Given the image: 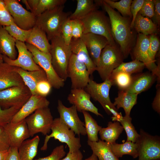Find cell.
Segmentation results:
<instances>
[{
  "label": "cell",
  "instance_id": "681fc988",
  "mask_svg": "<svg viewBox=\"0 0 160 160\" xmlns=\"http://www.w3.org/2000/svg\"><path fill=\"white\" fill-rule=\"evenodd\" d=\"M145 0H134L131 4L130 11L132 15L131 27L134 28V23L136 17L142 7Z\"/></svg>",
  "mask_w": 160,
  "mask_h": 160
},
{
  "label": "cell",
  "instance_id": "f5cc1de1",
  "mask_svg": "<svg viewBox=\"0 0 160 160\" xmlns=\"http://www.w3.org/2000/svg\"><path fill=\"white\" fill-rule=\"evenodd\" d=\"M156 93L152 103V107L154 110L159 114L160 113V86L158 84L156 86Z\"/></svg>",
  "mask_w": 160,
  "mask_h": 160
},
{
  "label": "cell",
  "instance_id": "9a60e30c",
  "mask_svg": "<svg viewBox=\"0 0 160 160\" xmlns=\"http://www.w3.org/2000/svg\"><path fill=\"white\" fill-rule=\"evenodd\" d=\"M57 109L59 118L75 134L83 136L87 135L84 123L80 119L74 105L66 107L61 100H58Z\"/></svg>",
  "mask_w": 160,
  "mask_h": 160
},
{
  "label": "cell",
  "instance_id": "9c48e42d",
  "mask_svg": "<svg viewBox=\"0 0 160 160\" xmlns=\"http://www.w3.org/2000/svg\"><path fill=\"white\" fill-rule=\"evenodd\" d=\"M149 43L148 36L138 33L135 44L129 54L132 60H136L143 63L145 67L156 76L158 84H159L160 63L157 65L150 59L148 55Z\"/></svg>",
  "mask_w": 160,
  "mask_h": 160
},
{
  "label": "cell",
  "instance_id": "ffe728a7",
  "mask_svg": "<svg viewBox=\"0 0 160 160\" xmlns=\"http://www.w3.org/2000/svg\"><path fill=\"white\" fill-rule=\"evenodd\" d=\"M49 104L46 97L38 94L31 95L14 115L11 122L15 123L24 119L37 109L48 107Z\"/></svg>",
  "mask_w": 160,
  "mask_h": 160
},
{
  "label": "cell",
  "instance_id": "f546056e",
  "mask_svg": "<svg viewBox=\"0 0 160 160\" xmlns=\"http://www.w3.org/2000/svg\"><path fill=\"white\" fill-rule=\"evenodd\" d=\"M137 95L119 90L118 96L115 98L113 103L118 110L122 108L124 110L125 115L129 116L131 109L137 103Z\"/></svg>",
  "mask_w": 160,
  "mask_h": 160
},
{
  "label": "cell",
  "instance_id": "52a82bcc",
  "mask_svg": "<svg viewBox=\"0 0 160 160\" xmlns=\"http://www.w3.org/2000/svg\"><path fill=\"white\" fill-rule=\"evenodd\" d=\"M28 49L33 55L35 63L45 72L47 80L52 87L59 89L64 87L65 81L57 74L52 66L50 53H46L39 50L34 46L26 43Z\"/></svg>",
  "mask_w": 160,
  "mask_h": 160
},
{
  "label": "cell",
  "instance_id": "2e32d148",
  "mask_svg": "<svg viewBox=\"0 0 160 160\" xmlns=\"http://www.w3.org/2000/svg\"><path fill=\"white\" fill-rule=\"evenodd\" d=\"M15 46L18 53L17 58L12 60L3 55L4 62L10 65L28 71L39 70L41 68L34 62L33 55L28 49L25 42L16 40Z\"/></svg>",
  "mask_w": 160,
  "mask_h": 160
},
{
  "label": "cell",
  "instance_id": "7402d4cb",
  "mask_svg": "<svg viewBox=\"0 0 160 160\" xmlns=\"http://www.w3.org/2000/svg\"><path fill=\"white\" fill-rule=\"evenodd\" d=\"M157 79L156 76L151 72L140 73L132 76L130 85L124 91L129 93L138 95L148 89Z\"/></svg>",
  "mask_w": 160,
  "mask_h": 160
},
{
  "label": "cell",
  "instance_id": "bcb514c9",
  "mask_svg": "<svg viewBox=\"0 0 160 160\" xmlns=\"http://www.w3.org/2000/svg\"><path fill=\"white\" fill-rule=\"evenodd\" d=\"M154 7L153 0H145L138 13L143 17L152 18L154 15Z\"/></svg>",
  "mask_w": 160,
  "mask_h": 160
},
{
  "label": "cell",
  "instance_id": "f35d334b",
  "mask_svg": "<svg viewBox=\"0 0 160 160\" xmlns=\"http://www.w3.org/2000/svg\"><path fill=\"white\" fill-rule=\"evenodd\" d=\"M109 78L112 80L113 85H116L120 90L124 91L130 85L132 76L130 74L120 72L111 75Z\"/></svg>",
  "mask_w": 160,
  "mask_h": 160
},
{
  "label": "cell",
  "instance_id": "db71d44e",
  "mask_svg": "<svg viewBox=\"0 0 160 160\" xmlns=\"http://www.w3.org/2000/svg\"><path fill=\"white\" fill-rule=\"evenodd\" d=\"M83 154L79 150L73 153L68 152L66 156L60 160H83Z\"/></svg>",
  "mask_w": 160,
  "mask_h": 160
},
{
  "label": "cell",
  "instance_id": "3957f363",
  "mask_svg": "<svg viewBox=\"0 0 160 160\" xmlns=\"http://www.w3.org/2000/svg\"><path fill=\"white\" fill-rule=\"evenodd\" d=\"M79 20L83 26V34L101 35L107 39L109 44H117L112 36L109 18L104 11L95 10Z\"/></svg>",
  "mask_w": 160,
  "mask_h": 160
},
{
  "label": "cell",
  "instance_id": "83f0119b",
  "mask_svg": "<svg viewBox=\"0 0 160 160\" xmlns=\"http://www.w3.org/2000/svg\"><path fill=\"white\" fill-rule=\"evenodd\" d=\"M87 144L92 151V153L98 160H119L112 152L108 142L101 140L97 142L87 141Z\"/></svg>",
  "mask_w": 160,
  "mask_h": 160
},
{
  "label": "cell",
  "instance_id": "6da1fadb",
  "mask_svg": "<svg viewBox=\"0 0 160 160\" xmlns=\"http://www.w3.org/2000/svg\"><path fill=\"white\" fill-rule=\"evenodd\" d=\"M97 2L108 14L113 38L119 46L124 59L127 58L135 44L137 34L131 27L132 18L123 16L103 0H97Z\"/></svg>",
  "mask_w": 160,
  "mask_h": 160
},
{
  "label": "cell",
  "instance_id": "f907efd6",
  "mask_svg": "<svg viewBox=\"0 0 160 160\" xmlns=\"http://www.w3.org/2000/svg\"><path fill=\"white\" fill-rule=\"evenodd\" d=\"M10 147L9 140L4 127H0V151H8Z\"/></svg>",
  "mask_w": 160,
  "mask_h": 160
},
{
  "label": "cell",
  "instance_id": "d6986e66",
  "mask_svg": "<svg viewBox=\"0 0 160 160\" xmlns=\"http://www.w3.org/2000/svg\"><path fill=\"white\" fill-rule=\"evenodd\" d=\"M4 127L8 137L10 147L18 148L24 141L30 137L25 119L15 123L10 122Z\"/></svg>",
  "mask_w": 160,
  "mask_h": 160
},
{
  "label": "cell",
  "instance_id": "6f0895ef",
  "mask_svg": "<svg viewBox=\"0 0 160 160\" xmlns=\"http://www.w3.org/2000/svg\"><path fill=\"white\" fill-rule=\"evenodd\" d=\"M83 160H98V159L95 154L92 153L90 156Z\"/></svg>",
  "mask_w": 160,
  "mask_h": 160
},
{
  "label": "cell",
  "instance_id": "680465c9",
  "mask_svg": "<svg viewBox=\"0 0 160 160\" xmlns=\"http://www.w3.org/2000/svg\"><path fill=\"white\" fill-rule=\"evenodd\" d=\"M4 62L3 55L0 53V63Z\"/></svg>",
  "mask_w": 160,
  "mask_h": 160
},
{
  "label": "cell",
  "instance_id": "11a10c76",
  "mask_svg": "<svg viewBox=\"0 0 160 160\" xmlns=\"http://www.w3.org/2000/svg\"><path fill=\"white\" fill-rule=\"evenodd\" d=\"M18 148L10 147L5 160H21L18 153Z\"/></svg>",
  "mask_w": 160,
  "mask_h": 160
},
{
  "label": "cell",
  "instance_id": "d6a6232c",
  "mask_svg": "<svg viewBox=\"0 0 160 160\" xmlns=\"http://www.w3.org/2000/svg\"><path fill=\"white\" fill-rule=\"evenodd\" d=\"M109 144L112 152L119 159L125 155H130L133 159L138 157L137 146L136 143L126 141L121 144L115 143Z\"/></svg>",
  "mask_w": 160,
  "mask_h": 160
},
{
  "label": "cell",
  "instance_id": "e575fe53",
  "mask_svg": "<svg viewBox=\"0 0 160 160\" xmlns=\"http://www.w3.org/2000/svg\"><path fill=\"white\" fill-rule=\"evenodd\" d=\"M84 120V125L88 140L97 142L99 140L98 134L102 127L99 125L96 121L87 111L82 112Z\"/></svg>",
  "mask_w": 160,
  "mask_h": 160
},
{
  "label": "cell",
  "instance_id": "7bdbcfd3",
  "mask_svg": "<svg viewBox=\"0 0 160 160\" xmlns=\"http://www.w3.org/2000/svg\"><path fill=\"white\" fill-rule=\"evenodd\" d=\"M149 45L148 55L150 59L155 63V57L160 46V41L156 34H152L149 36Z\"/></svg>",
  "mask_w": 160,
  "mask_h": 160
},
{
  "label": "cell",
  "instance_id": "4dcf8cb0",
  "mask_svg": "<svg viewBox=\"0 0 160 160\" xmlns=\"http://www.w3.org/2000/svg\"><path fill=\"white\" fill-rule=\"evenodd\" d=\"M134 28L136 32L146 36L156 34L158 32L159 27L150 18L143 17L138 13L135 18Z\"/></svg>",
  "mask_w": 160,
  "mask_h": 160
},
{
  "label": "cell",
  "instance_id": "44dd1931",
  "mask_svg": "<svg viewBox=\"0 0 160 160\" xmlns=\"http://www.w3.org/2000/svg\"><path fill=\"white\" fill-rule=\"evenodd\" d=\"M16 68L4 62L0 63V91L25 85Z\"/></svg>",
  "mask_w": 160,
  "mask_h": 160
},
{
  "label": "cell",
  "instance_id": "277c9868",
  "mask_svg": "<svg viewBox=\"0 0 160 160\" xmlns=\"http://www.w3.org/2000/svg\"><path fill=\"white\" fill-rule=\"evenodd\" d=\"M50 41V53L52 66L58 75L65 81L68 78L67 69L72 54L71 46L65 44L61 35Z\"/></svg>",
  "mask_w": 160,
  "mask_h": 160
},
{
  "label": "cell",
  "instance_id": "91938a15",
  "mask_svg": "<svg viewBox=\"0 0 160 160\" xmlns=\"http://www.w3.org/2000/svg\"><path fill=\"white\" fill-rule=\"evenodd\" d=\"M1 26V25H0V27Z\"/></svg>",
  "mask_w": 160,
  "mask_h": 160
},
{
  "label": "cell",
  "instance_id": "c3c4849f",
  "mask_svg": "<svg viewBox=\"0 0 160 160\" xmlns=\"http://www.w3.org/2000/svg\"><path fill=\"white\" fill-rule=\"evenodd\" d=\"M52 87L48 80L41 81L36 86L37 93L41 96L46 97L50 92Z\"/></svg>",
  "mask_w": 160,
  "mask_h": 160
},
{
  "label": "cell",
  "instance_id": "836d02e7",
  "mask_svg": "<svg viewBox=\"0 0 160 160\" xmlns=\"http://www.w3.org/2000/svg\"><path fill=\"white\" fill-rule=\"evenodd\" d=\"M77 6L75 11L69 17L71 20L81 19L92 12L97 9L99 6L92 0H77Z\"/></svg>",
  "mask_w": 160,
  "mask_h": 160
},
{
  "label": "cell",
  "instance_id": "8992f818",
  "mask_svg": "<svg viewBox=\"0 0 160 160\" xmlns=\"http://www.w3.org/2000/svg\"><path fill=\"white\" fill-rule=\"evenodd\" d=\"M124 59L118 44H108L102 51L96 71L104 81L109 78L113 70L121 64Z\"/></svg>",
  "mask_w": 160,
  "mask_h": 160
},
{
  "label": "cell",
  "instance_id": "5bb4252c",
  "mask_svg": "<svg viewBox=\"0 0 160 160\" xmlns=\"http://www.w3.org/2000/svg\"><path fill=\"white\" fill-rule=\"evenodd\" d=\"M67 72L68 78H70L71 82V89H84L89 81L90 75L85 65L73 53Z\"/></svg>",
  "mask_w": 160,
  "mask_h": 160
},
{
  "label": "cell",
  "instance_id": "cb8c5ba5",
  "mask_svg": "<svg viewBox=\"0 0 160 160\" xmlns=\"http://www.w3.org/2000/svg\"><path fill=\"white\" fill-rule=\"evenodd\" d=\"M70 45L72 53L85 65L90 75L96 70V66L91 60L86 46L81 38L72 39Z\"/></svg>",
  "mask_w": 160,
  "mask_h": 160
},
{
  "label": "cell",
  "instance_id": "f6af8a7d",
  "mask_svg": "<svg viewBox=\"0 0 160 160\" xmlns=\"http://www.w3.org/2000/svg\"><path fill=\"white\" fill-rule=\"evenodd\" d=\"M65 154L64 146L62 145L55 148L49 156L34 160H60L63 158Z\"/></svg>",
  "mask_w": 160,
  "mask_h": 160
},
{
  "label": "cell",
  "instance_id": "d590c367",
  "mask_svg": "<svg viewBox=\"0 0 160 160\" xmlns=\"http://www.w3.org/2000/svg\"><path fill=\"white\" fill-rule=\"evenodd\" d=\"M145 67V65L143 63L136 60L128 62H123L113 70L111 75L120 72L125 73L131 75L135 73H141Z\"/></svg>",
  "mask_w": 160,
  "mask_h": 160
},
{
  "label": "cell",
  "instance_id": "603a6c76",
  "mask_svg": "<svg viewBox=\"0 0 160 160\" xmlns=\"http://www.w3.org/2000/svg\"><path fill=\"white\" fill-rule=\"evenodd\" d=\"M16 71L21 76L25 84L30 90L32 95L37 94L36 87L39 82L47 80L46 74L42 68L39 70L28 71L17 67Z\"/></svg>",
  "mask_w": 160,
  "mask_h": 160
},
{
  "label": "cell",
  "instance_id": "b9f144b4",
  "mask_svg": "<svg viewBox=\"0 0 160 160\" xmlns=\"http://www.w3.org/2000/svg\"><path fill=\"white\" fill-rule=\"evenodd\" d=\"M13 24H15L4 0H0V25L4 27Z\"/></svg>",
  "mask_w": 160,
  "mask_h": 160
},
{
  "label": "cell",
  "instance_id": "1f68e13d",
  "mask_svg": "<svg viewBox=\"0 0 160 160\" xmlns=\"http://www.w3.org/2000/svg\"><path fill=\"white\" fill-rule=\"evenodd\" d=\"M123 130L122 126L119 121H109L107 127L102 128L99 133L101 140L112 144L116 143Z\"/></svg>",
  "mask_w": 160,
  "mask_h": 160
},
{
  "label": "cell",
  "instance_id": "8fae6325",
  "mask_svg": "<svg viewBox=\"0 0 160 160\" xmlns=\"http://www.w3.org/2000/svg\"><path fill=\"white\" fill-rule=\"evenodd\" d=\"M113 85V82L110 78L100 83H97L90 78L87 85L84 88L91 97L98 102L108 115L111 114L109 111L110 108L118 111V110L111 102L109 97L110 90Z\"/></svg>",
  "mask_w": 160,
  "mask_h": 160
},
{
  "label": "cell",
  "instance_id": "ac0fdd59",
  "mask_svg": "<svg viewBox=\"0 0 160 160\" xmlns=\"http://www.w3.org/2000/svg\"><path fill=\"white\" fill-rule=\"evenodd\" d=\"M81 39L92 62L96 66L102 50L109 43L105 37L92 33L83 34Z\"/></svg>",
  "mask_w": 160,
  "mask_h": 160
},
{
  "label": "cell",
  "instance_id": "ba28073f",
  "mask_svg": "<svg viewBox=\"0 0 160 160\" xmlns=\"http://www.w3.org/2000/svg\"><path fill=\"white\" fill-rule=\"evenodd\" d=\"M136 142L138 160L160 159V137L152 135L141 129Z\"/></svg>",
  "mask_w": 160,
  "mask_h": 160
},
{
  "label": "cell",
  "instance_id": "e0dca14e",
  "mask_svg": "<svg viewBox=\"0 0 160 160\" xmlns=\"http://www.w3.org/2000/svg\"><path fill=\"white\" fill-rule=\"evenodd\" d=\"M91 96L84 89H72L68 95L67 100L74 105L77 111L91 112L97 116L103 117L98 111V109L90 100Z\"/></svg>",
  "mask_w": 160,
  "mask_h": 160
},
{
  "label": "cell",
  "instance_id": "9f6ffc18",
  "mask_svg": "<svg viewBox=\"0 0 160 160\" xmlns=\"http://www.w3.org/2000/svg\"><path fill=\"white\" fill-rule=\"evenodd\" d=\"M8 151H0V160H5L8 153Z\"/></svg>",
  "mask_w": 160,
  "mask_h": 160
},
{
  "label": "cell",
  "instance_id": "ee69618b",
  "mask_svg": "<svg viewBox=\"0 0 160 160\" xmlns=\"http://www.w3.org/2000/svg\"><path fill=\"white\" fill-rule=\"evenodd\" d=\"M61 35L65 43L70 45L73 36L71 20L69 18L63 24L61 31Z\"/></svg>",
  "mask_w": 160,
  "mask_h": 160
},
{
  "label": "cell",
  "instance_id": "8d00e7d4",
  "mask_svg": "<svg viewBox=\"0 0 160 160\" xmlns=\"http://www.w3.org/2000/svg\"><path fill=\"white\" fill-rule=\"evenodd\" d=\"M132 118L130 116L125 115L119 122L125 131L127 141L136 143L139 137V134L137 132L132 123Z\"/></svg>",
  "mask_w": 160,
  "mask_h": 160
},
{
  "label": "cell",
  "instance_id": "5b68a950",
  "mask_svg": "<svg viewBox=\"0 0 160 160\" xmlns=\"http://www.w3.org/2000/svg\"><path fill=\"white\" fill-rule=\"evenodd\" d=\"M51 130V134L46 135L41 150H47L48 143L51 138H54L61 143H66L68 147L69 152L70 153L79 150L81 147L80 138L76 137L75 133L59 117L53 120Z\"/></svg>",
  "mask_w": 160,
  "mask_h": 160
},
{
  "label": "cell",
  "instance_id": "7dc6e473",
  "mask_svg": "<svg viewBox=\"0 0 160 160\" xmlns=\"http://www.w3.org/2000/svg\"><path fill=\"white\" fill-rule=\"evenodd\" d=\"M71 20L72 39H76L81 38L83 34V28L81 21L78 19Z\"/></svg>",
  "mask_w": 160,
  "mask_h": 160
},
{
  "label": "cell",
  "instance_id": "484cf974",
  "mask_svg": "<svg viewBox=\"0 0 160 160\" xmlns=\"http://www.w3.org/2000/svg\"><path fill=\"white\" fill-rule=\"evenodd\" d=\"M28 10L36 17L47 11L64 5L66 0H27Z\"/></svg>",
  "mask_w": 160,
  "mask_h": 160
},
{
  "label": "cell",
  "instance_id": "f1b7e54d",
  "mask_svg": "<svg viewBox=\"0 0 160 160\" xmlns=\"http://www.w3.org/2000/svg\"><path fill=\"white\" fill-rule=\"evenodd\" d=\"M40 141L39 136L24 141L18 148V153L21 160H33L36 156Z\"/></svg>",
  "mask_w": 160,
  "mask_h": 160
},
{
  "label": "cell",
  "instance_id": "94428289",
  "mask_svg": "<svg viewBox=\"0 0 160 160\" xmlns=\"http://www.w3.org/2000/svg\"></svg>",
  "mask_w": 160,
  "mask_h": 160
},
{
  "label": "cell",
  "instance_id": "30bf717a",
  "mask_svg": "<svg viewBox=\"0 0 160 160\" xmlns=\"http://www.w3.org/2000/svg\"><path fill=\"white\" fill-rule=\"evenodd\" d=\"M53 120L48 107L36 110L25 119L30 137L38 133L47 135L51 131Z\"/></svg>",
  "mask_w": 160,
  "mask_h": 160
},
{
  "label": "cell",
  "instance_id": "4fadbf2b",
  "mask_svg": "<svg viewBox=\"0 0 160 160\" xmlns=\"http://www.w3.org/2000/svg\"><path fill=\"white\" fill-rule=\"evenodd\" d=\"M16 25L25 30L32 29L36 24V17L25 9L17 0H4Z\"/></svg>",
  "mask_w": 160,
  "mask_h": 160
},
{
  "label": "cell",
  "instance_id": "7a4b0ae2",
  "mask_svg": "<svg viewBox=\"0 0 160 160\" xmlns=\"http://www.w3.org/2000/svg\"><path fill=\"white\" fill-rule=\"evenodd\" d=\"M64 5L57 7L36 17L35 25L46 33L49 41L61 35L62 25L72 13L64 12Z\"/></svg>",
  "mask_w": 160,
  "mask_h": 160
},
{
  "label": "cell",
  "instance_id": "4316f807",
  "mask_svg": "<svg viewBox=\"0 0 160 160\" xmlns=\"http://www.w3.org/2000/svg\"><path fill=\"white\" fill-rule=\"evenodd\" d=\"M16 40L11 36L4 27H0V53L11 59H16L17 52L15 49Z\"/></svg>",
  "mask_w": 160,
  "mask_h": 160
},
{
  "label": "cell",
  "instance_id": "60d3db41",
  "mask_svg": "<svg viewBox=\"0 0 160 160\" xmlns=\"http://www.w3.org/2000/svg\"><path fill=\"white\" fill-rule=\"evenodd\" d=\"M20 108L14 106L4 109L0 107V127H4L10 122L14 115Z\"/></svg>",
  "mask_w": 160,
  "mask_h": 160
},
{
  "label": "cell",
  "instance_id": "ab89813d",
  "mask_svg": "<svg viewBox=\"0 0 160 160\" xmlns=\"http://www.w3.org/2000/svg\"><path fill=\"white\" fill-rule=\"evenodd\" d=\"M4 27L9 34L16 40L23 42L26 41L32 29L28 30H24L18 27L15 24Z\"/></svg>",
  "mask_w": 160,
  "mask_h": 160
},
{
  "label": "cell",
  "instance_id": "7c38bea8",
  "mask_svg": "<svg viewBox=\"0 0 160 160\" xmlns=\"http://www.w3.org/2000/svg\"><path fill=\"white\" fill-rule=\"evenodd\" d=\"M31 95L25 85L14 86L0 91V107L4 109L14 106L21 108Z\"/></svg>",
  "mask_w": 160,
  "mask_h": 160
},
{
  "label": "cell",
  "instance_id": "d4e9b609",
  "mask_svg": "<svg viewBox=\"0 0 160 160\" xmlns=\"http://www.w3.org/2000/svg\"><path fill=\"white\" fill-rule=\"evenodd\" d=\"M47 39L46 33L40 28L35 25L32 29L25 42L46 53H50L51 44Z\"/></svg>",
  "mask_w": 160,
  "mask_h": 160
},
{
  "label": "cell",
  "instance_id": "74e56055",
  "mask_svg": "<svg viewBox=\"0 0 160 160\" xmlns=\"http://www.w3.org/2000/svg\"><path fill=\"white\" fill-rule=\"evenodd\" d=\"M103 1L112 8L116 9L123 16L132 18L130 7L132 0H121L118 1L110 0H104Z\"/></svg>",
  "mask_w": 160,
  "mask_h": 160
},
{
  "label": "cell",
  "instance_id": "816d5d0a",
  "mask_svg": "<svg viewBox=\"0 0 160 160\" xmlns=\"http://www.w3.org/2000/svg\"><path fill=\"white\" fill-rule=\"evenodd\" d=\"M154 4V15L153 18V22L158 27L160 24V1L159 0H153Z\"/></svg>",
  "mask_w": 160,
  "mask_h": 160
}]
</instances>
